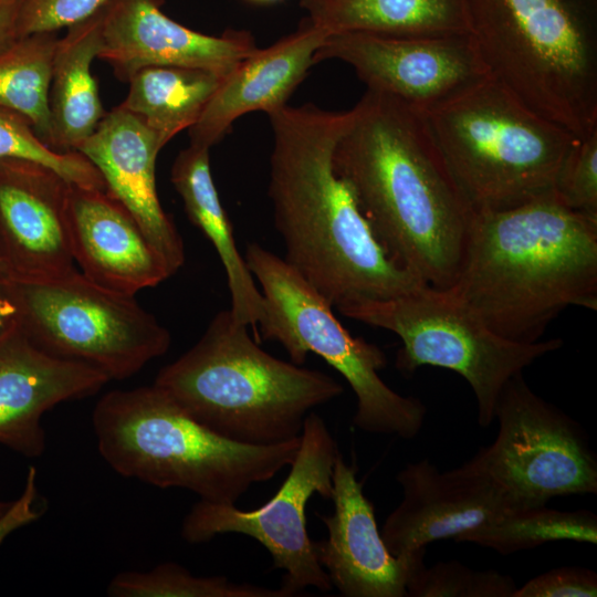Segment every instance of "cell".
Instances as JSON below:
<instances>
[{
  "instance_id": "6da1fadb",
  "label": "cell",
  "mask_w": 597,
  "mask_h": 597,
  "mask_svg": "<svg viewBox=\"0 0 597 597\" xmlns=\"http://www.w3.org/2000/svg\"><path fill=\"white\" fill-rule=\"evenodd\" d=\"M268 116L273 133L268 195L285 262L336 308L428 285L386 253L335 171L334 150L349 111L286 104Z\"/></svg>"
},
{
  "instance_id": "7a4b0ae2",
  "label": "cell",
  "mask_w": 597,
  "mask_h": 597,
  "mask_svg": "<svg viewBox=\"0 0 597 597\" xmlns=\"http://www.w3.org/2000/svg\"><path fill=\"white\" fill-rule=\"evenodd\" d=\"M334 168L398 265L430 286L454 284L472 211L421 113L367 88L349 109Z\"/></svg>"
},
{
  "instance_id": "3957f363",
  "label": "cell",
  "mask_w": 597,
  "mask_h": 597,
  "mask_svg": "<svg viewBox=\"0 0 597 597\" xmlns=\"http://www.w3.org/2000/svg\"><path fill=\"white\" fill-rule=\"evenodd\" d=\"M451 289L498 335L535 343L565 308L597 310V218L553 191L472 212Z\"/></svg>"
},
{
  "instance_id": "277c9868",
  "label": "cell",
  "mask_w": 597,
  "mask_h": 597,
  "mask_svg": "<svg viewBox=\"0 0 597 597\" xmlns=\"http://www.w3.org/2000/svg\"><path fill=\"white\" fill-rule=\"evenodd\" d=\"M92 422L100 454L118 474L222 504H235L253 484L290 467L301 439L270 446L231 440L155 384L106 392Z\"/></svg>"
},
{
  "instance_id": "5b68a950",
  "label": "cell",
  "mask_w": 597,
  "mask_h": 597,
  "mask_svg": "<svg viewBox=\"0 0 597 597\" xmlns=\"http://www.w3.org/2000/svg\"><path fill=\"white\" fill-rule=\"evenodd\" d=\"M154 384L208 428L253 446L300 438L307 413L344 391L329 375L263 350L230 310Z\"/></svg>"
},
{
  "instance_id": "8992f818",
  "label": "cell",
  "mask_w": 597,
  "mask_h": 597,
  "mask_svg": "<svg viewBox=\"0 0 597 597\" xmlns=\"http://www.w3.org/2000/svg\"><path fill=\"white\" fill-rule=\"evenodd\" d=\"M490 74L576 137L597 128V0H464Z\"/></svg>"
},
{
  "instance_id": "52a82bcc",
  "label": "cell",
  "mask_w": 597,
  "mask_h": 597,
  "mask_svg": "<svg viewBox=\"0 0 597 597\" xmlns=\"http://www.w3.org/2000/svg\"><path fill=\"white\" fill-rule=\"evenodd\" d=\"M422 116L472 212L507 209L553 191L578 138L491 74Z\"/></svg>"
},
{
  "instance_id": "ba28073f",
  "label": "cell",
  "mask_w": 597,
  "mask_h": 597,
  "mask_svg": "<svg viewBox=\"0 0 597 597\" xmlns=\"http://www.w3.org/2000/svg\"><path fill=\"white\" fill-rule=\"evenodd\" d=\"M243 258L268 304V317L260 325L262 339L280 343L293 364H304L308 353H314L338 371L356 396L353 423L358 429L416 437L427 409L418 398L401 396L384 383L378 374L387 364L384 352L352 336L332 305L284 259L256 242L247 245Z\"/></svg>"
},
{
  "instance_id": "9c48e42d",
  "label": "cell",
  "mask_w": 597,
  "mask_h": 597,
  "mask_svg": "<svg viewBox=\"0 0 597 597\" xmlns=\"http://www.w3.org/2000/svg\"><path fill=\"white\" fill-rule=\"evenodd\" d=\"M337 311L352 320L400 337L396 367L412 374L419 367H442L471 386L478 422L489 427L506 381L537 358L555 352L563 341L517 343L494 333L451 287L423 285L405 295L349 304Z\"/></svg>"
},
{
  "instance_id": "30bf717a",
  "label": "cell",
  "mask_w": 597,
  "mask_h": 597,
  "mask_svg": "<svg viewBox=\"0 0 597 597\" xmlns=\"http://www.w3.org/2000/svg\"><path fill=\"white\" fill-rule=\"evenodd\" d=\"M11 286L18 323L35 345L109 380L132 377L170 346L169 331L135 295L103 287L75 269L46 280H11Z\"/></svg>"
},
{
  "instance_id": "8fae6325",
  "label": "cell",
  "mask_w": 597,
  "mask_h": 597,
  "mask_svg": "<svg viewBox=\"0 0 597 597\" xmlns=\"http://www.w3.org/2000/svg\"><path fill=\"white\" fill-rule=\"evenodd\" d=\"M396 480L402 500L380 531L395 556L417 553L446 538L503 555L534 546L540 506H524L471 459L443 472L428 459L411 462Z\"/></svg>"
},
{
  "instance_id": "7c38bea8",
  "label": "cell",
  "mask_w": 597,
  "mask_h": 597,
  "mask_svg": "<svg viewBox=\"0 0 597 597\" xmlns=\"http://www.w3.org/2000/svg\"><path fill=\"white\" fill-rule=\"evenodd\" d=\"M339 454L323 418L308 412L290 472L266 503L242 511L235 504L200 500L184 517L181 537L200 544L228 533L250 536L270 553L273 568L285 572L281 588L289 597L307 587L329 591L333 585L317 559L315 542L308 536L306 506L314 494L332 499L333 469Z\"/></svg>"
},
{
  "instance_id": "4fadbf2b",
  "label": "cell",
  "mask_w": 597,
  "mask_h": 597,
  "mask_svg": "<svg viewBox=\"0 0 597 597\" xmlns=\"http://www.w3.org/2000/svg\"><path fill=\"white\" fill-rule=\"evenodd\" d=\"M495 418V440L471 460L524 506L597 493V458L584 429L537 396L522 373L504 385Z\"/></svg>"
},
{
  "instance_id": "5bb4252c",
  "label": "cell",
  "mask_w": 597,
  "mask_h": 597,
  "mask_svg": "<svg viewBox=\"0 0 597 597\" xmlns=\"http://www.w3.org/2000/svg\"><path fill=\"white\" fill-rule=\"evenodd\" d=\"M350 65L367 88L389 94L421 114L490 75L470 33L328 35L315 62Z\"/></svg>"
},
{
  "instance_id": "9a60e30c",
  "label": "cell",
  "mask_w": 597,
  "mask_h": 597,
  "mask_svg": "<svg viewBox=\"0 0 597 597\" xmlns=\"http://www.w3.org/2000/svg\"><path fill=\"white\" fill-rule=\"evenodd\" d=\"M71 185L42 164L0 158V264L11 280H46L75 269Z\"/></svg>"
},
{
  "instance_id": "2e32d148",
  "label": "cell",
  "mask_w": 597,
  "mask_h": 597,
  "mask_svg": "<svg viewBox=\"0 0 597 597\" xmlns=\"http://www.w3.org/2000/svg\"><path fill=\"white\" fill-rule=\"evenodd\" d=\"M163 0H109L101 10L97 57L128 82L150 66H181L226 76L258 49L248 31L208 35L167 17Z\"/></svg>"
},
{
  "instance_id": "e0dca14e",
  "label": "cell",
  "mask_w": 597,
  "mask_h": 597,
  "mask_svg": "<svg viewBox=\"0 0 597 597\" xmlns=\"http://www.w3.org/2000/svg\"><path fill=\"white\" fill-rule=\"evenodd\" d=\"M339 454L332 475L331 515L317 514L328 536L315 542L316 556L332 585L346 597H404L411 576L423 566L426 549L392 555L377 527L374 505Z\"/></svg>"
},
{
  "instance_id": "ac0fdd59",
  "label": "cell",
  "mask_w": 597,
  "mask_h": 597,
  "mask_svg": "<svg viewBox=\"0 0 597 597\" xmlns=\"http://www.w3.org/2000/svg\"><path fill=\"white\" fill-rule=\"evenodd\" d=\"M108 381L92 366L44 352L14 321L0 334V444L27 458L40 457L45 412L92 396Z\"/></svg>"
},
{
  "instance_id": "d6986e66",
  "label": "cell",
  "mask_w": 597,
  "mask_h": 597,
  "mask_svg": "<svg viewBox=\"0 0 597 597\" xmlns=\"http://www.w3.org/2000/svg\"><path fill=\"white\" fill-rule=\"evenodd\" d=\"M161 149L157 136L118 105L105 113L77 151L97 168L106 191L133 216L174 275L185 263V247L157 193L156 159Z\"/></svg>"
},
{
  "instance_id": "ffe728a7",
  "label": "cell",
  "mask_w": 597,
  "mask_h": 597,
  "mask_svg": "<svg viewBox=\"0 0 597 597\" xmlns=\"http://www.w3.org/2000/svg\"><path fill=\"white\" fill-rule=\"evenodd\" d=\"M67 224L74 263L103 287L135 295L172 275L133 216L106 190L71 185Z\"/></svg>"
},
{
  "instance_id": "44dd1931",
  "label": "cell",
  "mask_w": 597,
  "mask_h": 597,
  "mask_svg": "<svg viewBox=\"0 0 597 597\" xmlns=\"http://www.w3.org/2000/svg\"><path fill=\"white\" fill-rule=\"evenodd\" d=\"M327 36L305 18L294 32L253 51L223 77L188 129L190 144L210 149L242 115L258 111L269 114L285 106L316 64L315 53Z\"/></svg>"
},
{
  "instance_id": "7402d4cb",
  "label": "cell",
  "mask_w": 597,
  "mask_h": 597,
  "mask_svg": "<svg viewBox=\"0 0 597 597\" xmlns=\"http://www.w3.org/2000/svg\"><path fill=\"white\" fill-rule=\"evenodd\" d=\"M209 148L189 144L176 157L170 172L171 184L182 199L191 221L213 244L224 268L231 296L232 316L251 326L260 343L258 325L268 317V304L254 283L244 258L237 248L232 226L213 182Z\"/></svg>"
},
{
  "instance_id": "603a6c76",
  "label": "cell",
  "mask_w": 597,
  "mask_h": 597,
  "mask_svg": "<svg viewBox=\"0 0 597 597\" xmlns=\"http://www.w3.org/2000/svg\"><path fill=\"white\" fill-rule=\"evenodd\" d=\"M101 45V10L59 39L49 92L51 147L77 151L105 115L91 65Z\"/></svg>"
},
{
  "instance_id": "cb8c5ba5",
  "label": "cell",
  "mask_w": 597,
  "mask_h": 597,
  "mask_svg": "<svg viewBox=\"0 0 597 597\" xmlns=\"http://www.w3.org/2000/svg\"><path fill=\"white\" fill-rule=\"evenodd\" d=\"M300 7L327 35L470 33L464 0H300Z\"/></svg>"
},
{
  "instance_id": "d4e9b609",
  "label": "cell",
  "mask_w": 597,
  "mask_h": 597,
  "mask_svg": "<svg viewBox=\"0 0 597 597\" xmlns=\"http://www.w3.org/2000/svg\"><path fill=\"white\" fill-rule=\"evenodd\" d=\"M223 77L201 69L145 67L127 82L128 92L119 105L137 116L164 148L197 123Z\"/></svg>"
},
{
  "instance_id": "484cf974",
  "label": "cell",
  "mask_w": 597,
  "mask_h": 597,
  "mask_svg": "<svg viewBox=\"0 0 597 597\" xmlns=\"http://www.w3.org/2000/svg\"><path fill=\"white\" fill-rule=\"evenodd\" d=\"M57 41L56 32L33 33L0 50V108L24 116L49 147V92Z\"/></svg>"
},
{
  "instance_id": "4316f807",
  "label": "cell",
  "mask_w": 597,
  "mask_h": 597,
  "mask_svg": "<svg viewBox=\"0 0 597 597\" xmlns=\"http://www.w3.org/2000/svg\"><path fill=\"white\" fill-rule=\"evenodd\" d=\"M106 591L111 597H289L281 587L235 583L226 576H195L174 562L147 572H122L112 578Z\"/></svg>"
},
{
  "instance_id": "83f0119b",
  "label": "cell",
  "mask_w": 597,
  "mask_h": 597,
  "mask_svg": "<svg viewBox=\"0 0 597 597\" xmlns=\"http://www.w3.org/2000/svg\"><path fill=\"white\" fill-rule=\"evenodd\" d=\"M0 158H20L42 164L72 185L106 190L97 168L81 153H60L41 140L21 114L0 108Z\"/></svg>"
},
{
  "instance_id": "f1b7e54d",
  "label": "cell",
  "mask_w": 597,
  "mask_h": 597,
  "mask_svg": "<svg viewBox=\"0 0 597 597\" xmlns=\"http://www.w3.org/2000/svg\"><path fill=\"white\" fill-rule=\"evenodd\" d=\"M516 584L496 570H474L459 562L421 566L407 585L411 597H513Z\"/></svg>"
},
{
  "instance_id": "f546056e",
  "label": "cell",
  "mask_w": 597,
  "mask_h": 597,
  "mask_svg": "<svg viewBox=\"0 0 597 597\" xmlns=\"http://www.w3.org/2000/svg\"><path fill=\"white\" fill-rule=\"evenodd\" d=\"M553 193L568 208L597 218V128L572 145L557 171Z\"/></svg>"
},
{
  "instance_id": "4dcf8cb0",
  "label": "cell",
  "mask_w": 597,
  "mask_h": 597,
  "mask_svg": "<svg viewBox=\"0 0 597 597\" xmlns=\"http://www.w3.org/2000/svg\"><path fill=\"white\" fill-rule=\"evenodd\" d=\"M109 0H15L17 35L56 32L84 21Z\"/></svg>"
},
{
  "instance_id": "1f68e13d",
  "label": "cell",
  "mask_w": 597,
  "mask_h": 597,
  "mask_svg": "<svg viewBox=\"0 0 597 597\" xmlns=\"http://www.w3.org/2000/svg\"><path fill=\"white\" fill-rule=\"evenodd\" d=\"M595 597L597 574L586 567L553 568L517 587L513 597Z\"/></svg>"
},
{
  "instance_id": "d6a6232c",
  "label": "cell",
  "mask_w": 597,
  "mask_h": 597,
  "mask_svg": "<svg viewBox=\"0 0 597 597\" xmlns=\"http://www.w3.org/2000/svg\"><path fill=\"white\" fill-rule=\"evenodd\" d=\"M18 318V306L12 293L11 280L0 272V334Z\"/></svg>"
},
{
  "instance_id": "836d02e7",
  "label": "cell",
  "mask_w": 597,
  "mask_h": 597,
  "mask_svg": "<svg viewBox=\"0 0 597 597\" xmlns=\"http://www.w3.org/2000/svg\"><path fill=\"white\" fill-rule=\"evenodd\" d=\"M15 20V0H0V50L18 38Z\"/></svg>"
},
{
  "instance_id": "e575fe53",
  "label": "cell",
  "mask_w": 597,
  "mask_h": 597,
  "mask_svg": "<svg viewBox=\"0 0 597 597\" xmlns=\"http://www.w3.org/2000/svg\"><path fill=\"white\" fill-rule=\"evenodd\" d=\"M11 501H1L0 500V515L3 514L7 509L10 506Z\"/></svg>"
},
{
  "instance_id": "d590c367",
  "label": "cell",
  "mask_w": 597,
  "mask_h": 597,
  "mask_svg": "<svg viewBox=\"0 0 597 597\" xmlns=\"http://www.w3.org/2000/svg\"><path fill=\"white\" fill-rule=\"evenodd\" d=\"M247 1H250V2H253V3H272V2H276L279 0H247Z\"/></svg>"
},
{
  "instance_id": "8d00e7d4",
  "label": "cell",
  "mask_w": 597,
  "mask_h": 597,
  "mask_svg": "<svg viewBox=\"0 0 597 597\" xmlns=\"http://www.w3.org/2000/svg\"><path fill=\"white\" fill-rule=\"evenodd\" d=\"M0 272L3 273V274H6V272L3 271L1 264H0ZM6 275H7V274H6Z\"/></svg>"
}]
</instances>
